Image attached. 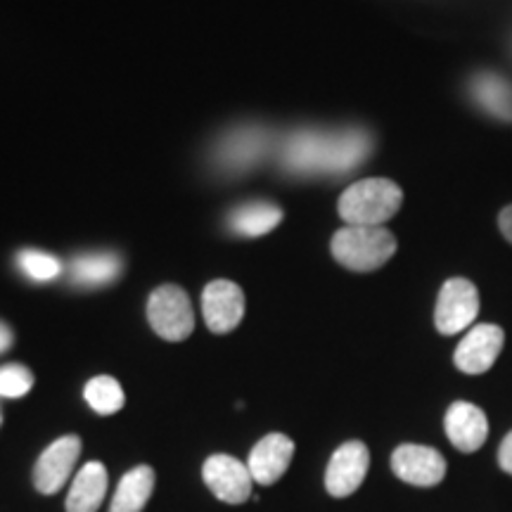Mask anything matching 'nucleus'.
<instances>
[{"label":"nucleus","mask_w":512,"mask_h":512,"mask_svg":"<svg viewBox=\"0 0 512 512\" xmlns=\"http://www.w3.org/2000/svg\"><path fill=\"white\" fill-rule=\"evenodd\" d=\"M370 152V138L363 131H294L280 147V164L292 174H344Z\"/></svg>","instance_id":"obj_1"},{"label":"nucleus","mask_w":512,"mask_h":512,"mask_svg":"<svg viewBox=\"0 0 512 512\" xmlns=\"http://www.w3.org/2000/svg\"><path fill=\"white\" fill-rule=\"evenodd\" d=\"M403 190L389 178H363L351 183L337 202L347 226H382L401 209Z\"/></svg>","instance_id":"obj_2"},{"label":"nucleus","mask_w":512,"mask_h":512,"mask_svg":"<svg viewBox=\"0 0 512 512\" xmlns=\"http://www.w3.org/2000/svg\"><path fill=\"white\" fill-rule=\"evenodd\" d=\"M337 264L356 273L377 271L396 254V238L384 226H344L332 235Z\"/></svg>","instance_id":"obj_3"},{"label":"nucleus","mask_w":512,"mask_h":512,"mask_svg":"<svg viewBox=\"0 0 512 512\" xmlns=\"http://www.w3.org/2000/svg\"><path fill=\"white\" fill-rule=\"evenodd\" d=\"M147 320L166 342H183L195 330V313L188 292L178 285H162L147 299Z\"/></svg>","instance_id":"obj_4"},{"label":"nucleus","mask_w":512,"mask_h":512,"mask_svg":"<svg viewBox=\"0 0 512 512\" xmlns=\"http://www.w3.org/2000/svg\"><path fill=\"white\" fill-rule=\"evenodd\" d=\"M479 313L477 287L465 278H451L441 287L434 311V325L441 335H458L472 328Z\"/></svg>","instance_id":"obj_5"},{"label":"nucleus","mask_w":512,"mask_h":512,"mask_svg":"<svg viewBox=\"0 0 512 512\" xmlns=\"http://www.w3.org/2000/svg\"><path fill=\"white\" fill-rule=\"evenodd\" d=\"M268 150H271V133L266 128L240 126L226 133L221 143L216 145V164L223 171L242 174V171L259 164Z\"/></svg>","instance_id":"obj_6"},{"label":"nucleus","mask_w":512,"mask_h":512,"mask_svg":"<svg viewBox=\"0 0 512 512\" xmlns=\"http://www.w3.org/2000/svg\"><path fill=\"white\" fill-rule=\"evenodd\" d=\"M202 477L211 494L223 503L240 505L252 498L254 479L249 475V467L238 458L226 456V453L209 456L202 467Z\"/></svg>","instance_id":"obj_7"},{"label":"nucleus","mask_w":512,"mask_h":512,"mask_svg":"<svg viewBox=\"0 0 512 512\" xmlns=\"http://www.w3.org/2000/svg\"><path fill=\"white\" fill-rule=\"evenodd\" d=\"M505 344L503 328L491 323L475 325L467 335L460 339L453 363L460 373L465 375H482L486 370L494 368V363L501 356Z\"/></svg>","instance_id":"obj_8"},{"label":"nucleus","mask_w":512,"mask_h":512,"mask_svg":"<svg viewBox=\"0 0 512 512\" xmlns=\"http://www.w3.org/2000/svg\"><path fill=\"white\" fill-rule=\"evenodd\" d=\"M370 451L363 441H347L332 453L328 470H325V489L330 496L347 498L358 491L368 475Z\"/></svg>","instance_id":"obj_9"},{"label":"nucleus","mask_w":512,"mask_h":512,"mask_svg":"<svg viewBox=\"0 0 512 512\" xmlns=\"http://www.w3.org/2000/svg\"><path fill=\"white\" fill-rule=\"evenodd\" d=\"M202 313L211 332L226 335L245 318V292L230 280H214L202 292Z\"/></svg>","instance_id":"obj_10"},{"label":"nucleus","mask_w":512,"mask_h":512,"mask_svg":"<svg viewBox=\"0 0 512 512\" xmlns=\"http://www.w3.org/2000/svg\"><path fill=\"white\" fill-rule=\"evenodd\" d=\"M81 453V439L76 434H67L53 441L34 467V484L43 496H53L69 482L76 460Z\"/></svg>","instance_id":"obj_11"},{"label":"nucleus","mask_w":512,"mask_h":512,"mask_svg":"<svg viewBox=\"0 0 512 512\" xmlns=\"http://www.w3.org/2000/svg\"><path fill=\"white\" fill-rule=\"evenodd\" d=\"M392 470L401 482L413 486H437L446 477V460L437 448L403 444L392 453Z\"/></svg>","instance_id":"obj_12"},{"label":"nucleus","mask_w":512,"mask_h":512,"mask_svg":"<svg viewBox=\"0 0 512 512\" xmlns=\"http://www.w3.org/2000/svg\"><path fill=\"white\" fill-rule=\"evenodd\" d=\"M294 456V441L287 434H266L249 453L247 467L256 484L271 486L285 475Z\"/></svg>","instance_id":"obj_13"},{"label":"nucleus","mask_w":512,"mask_h":512,"mask_svg":"<svg viewBox=\"0 0 512 512\" xmlns=\"http://www.w3.org/2000/svg\"><path fill=\"white\" fill-rule=\"evenodd\" d=\"M446 437L460 453H475L489 437V420L475 403L456 401L446 411Z\"/></svg>","instance_id":"obj_14"},{"label":"nucleus","mask_w":512,"mask_h":512,"mask_svg":"<svg viewBox=\"0 0 512 512\" xmlns=\"http://www.w3.org/2000/svg\"><path fill=\"white\" fill-rule=\"evenodd\" d=\"M107 467L93 460L76 472L67 494V512H98L107 494Z\"/></svg>","instance_id":"obj_15"},{"label":"nucleus","mask_w":512,"mask_h":512,"mask_svg":"<svg viewBox=\"0 0 512 512\" xmlns=\"http://www.w3.org/2000/svg\"><path fill=\"white\" fill-rule=\"evenodd\" d=\"M470 95L486 114L512 124V83L496 72H479L470 81Z\"/></svg>","instance_id":"obj_16"},{"label":"nucleus","mask_w":512,"mask_h":512,"mask_svg":"<svg viewBox=\"0 0 512 512\" xmlns=\"http://www.w3.org/2000/svg\"><path fill=\"white\" fill-rule=\"evenodd\" d=\"M155 491V470L150 465H138L128 470L114 491L110 512H143Z\"/></svg>","instance_id":"obj_17"},{"label":"nucleus","mask_w":512,"mask_h":512,"mask_svg":"<svg viewBox=\"0 0 512 512\" xmlns=\"http://www.w3.org/2000/svg\"><path fill=\"white\" fill-rule=\"evenodd\" d=\"M121 271H124V264L112 252L81 254L69 264V278H72V283L83 287L110 285L119 278Z\"/></svg>","instance_id":"obj_18"},{"label":"nucleus","mask_w":512,"mask_h":512,"mask_svg":"<svg viewBox=\"0 0 512 512\" xmlns=\"http://www.w3.org/2000/svg\"><path fill=\"white\" fill-rule=\"evenodd\" d=\"M283 221V211L271 202H247L230 211L228 226L242 238H259L271 233Z\"/></svg>","instance_id":"obj_19"},{"label":"nucleus","mask_w":512,"mask_h":512,"mask_svg":"<svg viewBox=\"0 0 512 512\" xmlns=\"http://www.w3.org/2000/svg\"><path fill=\"white\" fill-rule=\"evenodd\" d=\"M83 396H86L88 406H91L98 415H114L121 411L126 403L124 389H121V384L110 375L93 377V380L86 384V389H83Z\"/></svg>","instance_id":"obj_20"},{"label":"nucleus","mask_w":512,"mask_h":512,"mask_svg":"<svg viewBox=\"0 0 512 512\" xmlns=\"http://www.w3.org/2000/svg\"><path fill=\"white\" fill-rule=\"evenodd\" d=\"M17 264L36 283H50L62 273L60 259L53 254L38 252V249H24L17 254Z\"/></svg>","instance_id":"obj_21"},{"label":"nucleus","mask_w":512,"mask_h":512,"mask_svg":"<svg viewBox=\"0 0 512 512\" xmlns=\"http://www.w3.org/2000/svg\"><path fill=\"white\" fill-rule=\"evenodd\" d=\"M34 387V375L29 368L10 363V366L0 368V396L5 399H22L24 394L31 392Z\"/></svg>","instance_id":"obj_22"},{"label":"nucleus","mask_w":512,"mask_h":512,"mask_svg":"<svg viewBox=\"0 0 512 512\" xmlns=\"http://www.w3.org/2000/svg\"><path fill=\"white\" fill-rule=\"evenodd\" d=\"M498 465H501L503 472L512 475V432L503 439L501 448H498Z\"/></svg>","instance_id":"obj_23"},{"label":"nucleus","mask_w":512,"mask_h":512,"mask_svg":"<svg viewBox=\"0 0 512 512\" xmlns=\"http://www.w3.org/2000/svg\"><path fill=\"white\" fill-rule=\"evenodd\" d=\"M498 228H501L503 238L512 245V204H508V207L498 214Z\"/></svg>","instance_id":"obj_24"},{"label":"nucleus","mask_w":512,"mask_h":512,"mask_svg":"<svg viewBox=\"0 0 512 512\" xmlns=\"http://www.w3.org/2000/svg\"><path fill=\"white\" fill-rule=\"evenodd\" d=\"M12 342H15L12 330L5 323H0V354H3V351H8L12 347Z\"/></svg>","instance_id":"obj_25"},{"label":"nucleus","mask_w":512,"mask_h":512,"mask_svg":"<svg viewBox=\"0 0 512 512\" xmlns=\"http://www.w3.org/2000/svg\"><path fill=\"white\" fill-rule=\"evenodd\" d=\"M0 422H3V415H0Z\"/></svg>","instance_id":"obj_26"}]
</instances>
